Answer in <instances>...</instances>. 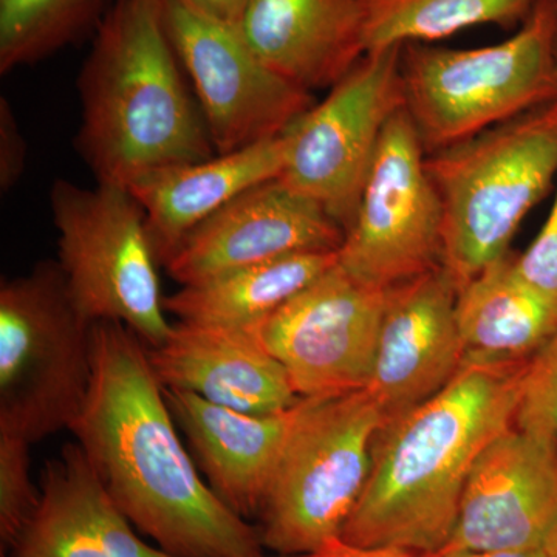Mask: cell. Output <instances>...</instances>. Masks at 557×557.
I'll use <instances>...</instances> for the list:
<instances>
[{
	"label": "cell",
	"instance_id": "1",
	"mask_svg": "<svg viewBox=\"0 0 557 557\" xmlns=\"http://www.w3.org/2000/svg\"><path fill=\"white\" fill-rule=\"evenodd\" d=\"M91 383L69 431L139 533L175 557H262L259 528L200 478L148 347L120 322L91 329Z\"/></svg>",
	"mask_w": 557,
	"mask_h": 557
},
{
	"label": "cell",
	"instance_id": "2",
	"mask_svg": "<svg viewBox=\"0 0 557 557\" xmlns=\"http://www.w3.org/2000/svg\"><path fill=\"white\" fill-rule=\"evenodd\" d=\"M528 362H463L435 397L387 421L341 539L423 556L442 552L475 460L515 428Z\"/></svg>",
	"mask_w": 557,
	"mask_h": 557
},
{
	"label": "cell",
	"instance_id": "3",
	"mask_svg": "<svg viewBox=\"0 0 557 557\" xmlns=\"http://www.w3.org/2000/svg\"><path fill=\"white\" fill-rule=\"evenodd\" d=\"M76 146L101 185L129 188L218 156L163 17V0H115L79 70Z\"/></svg>",
	"mask_w": 557,
	"mask_h": 557
},
{
	"label": "cell",
	"instance_id": "4",
	"mask_svg": "<svg viewBox=\"0 0 557 557\" xmlns=\"http://www.w3.org/2000/svg\"><path fill=\"white\" fill-rule=\"evenodd\" d=\"M443 212V267L458 287L508 255L557 182V100L426 159Z\"/></svg>",
	"mask_w": 557,
	"mask_h": 557
},
{
	"label": "cell",
	"instance_id": "5",
	"mask_svg": "<svg viewBox=\"0 0 557 557\" xmlns=\"http://www.w3.org/2000/svg\"><path fill=\"white\" fill-rule=\"evenodd\" d=\"M557 0H539L504 42L403 46V101L428 156L557 100Z\"/></svg>",
	"mask_w": 557,
	"mask_h": 557
},
{
	"label": "cell",
	"instance_id": "6",
	"mask_svg": "<svg viewBox=\"0 0 557 557\" xmlns=\"http://www.w3.org/2000/svg\"><path fill=\"white\" fill-rule=\"evenodd\" d=\"M384 424L366 387L300 398L258 516L263 548L298 556L341 537L368 485Z\"/></svg>",
	"mask_w": 557,
	"mask_h": 557
},
{
	"label": "cell",
	"instance_id": "7",
	"mask_svg": "<svg viewBox=\"0 0 557 557\" xmlns=\"http://www.w3.org/2000/svg\"><path fill=\"white\" fill-rule=\"evenodd\" d=\"M91 329L57 260L0 287V432L36 443L78 418L91 383Z\"/></svg>",
	"mask_w": 557,
	"mask_h": 557
},
{
	"label": "cell",
	"instance_id": "8",
	"mask_svg": "<svg viewBox=\"0 0 557 557\" xmlns=\"http://www.w3.org/2000/svg\"><path fill=\"white\" fill-rule=\"evenodd\" d=\"M60 263L70 296L91 324L120 322L148 348L170 336L159 258L131 190L98 183L81 188L57 180L50 190Z\"/></svg>",
	"mask_w": 557,
	"mask_h": 557
},
{
	"label": "cell",
	"instance_id": "9",
	"mask_svg": "<svg viewBox=\"0 0 557 557\" xmlns=\"http://www.w3.org/2000/svg\"><path fill=\"white\" fill-rule=\"evenodd\" d=\"M403 47L369 51L287 131L278 180L318 201L344 228L357 212L362 186L392 116L403 101Z\"/></svg>",
	"mask_w": 557,
	"mask_h": 557
},
{
	"label": "cell",
	"instance_id": "10",
	"mask_svg": "<svg viewBox=\"0 0 557 557\" xmlns=\"http://www.w3.org/2000/svg\"><path fill=\"white\" fill-rule=\"evenodd\" d=\"M428 153L405 108L373 157L338 263L362 284L391 289L443 265L442 203Z\"/></svg>",
	"mask_w": 557,
	"mask_h": 557
},
{
	"label": "cell",
	"instance_id": "11",
	"mask_svg": "<svg viewBox=\"0 0 557 557\" xmlns=\"http://www.w3.org/2000/svg\"><path fill=\"white\" fill-rule=\"evenodd\" d=\"M163 17L193 81L215 152L281 137L313 108V95L267 67L237 25L214 20L183 0H163Z\"/></svg>",
	"mask_w": 557,
	"mask_h": 557
},
{
	"label": "cell",
	"instance_id": "12",
	"mask_svg": "<svg viewBox=\"0 0 557 557\" xmlns=\"http://www.w3.org/2000/svg\"><path fill=\"white\" fill-rule=\"evenodd\" d=\"M387 293L336 262L252 330L300 398L359 391L372 375Z\"/></svg>",
	"mask_w": 557,
	"mask_h": 557
},
{
	"label": "cell",
	"instance_id": "13",
	"mask_svg": "<svg viewBox=\"0 0 557 557\" xmlns=\"http://www.w3.org/2000/svg\"><path fill=\"white\" fill-rule=\"evenodd\" d=\"M557 545V442L508 429L471 469L456 527L437 556Z\"/></svg>",
	"mask_w": 557,
	"mask_h": 557
},
{
	"label": "cell",
	"instance_id": "14",
	"mask_svg": "<svg viewBox=\"0 0 557 557\" xmlns=\"http://www.w3.org/2000/svg\"><path fill=\"white\" fill-rule=\"evenodd\" d=\"M344 228L278 178L260 183L189 231L161 265L180 285L300 252H338Z\"/></svg>",
	"mask_w": 557,
	"mask_h": 557
},
{
	"label": "cell",
	"instance_id": "15",
	"mask_svg": "<svg viewBox=\"0 0 557 557\" xmlns=\"http://www.w3.org/2000/svg\"><path fill=\"white\" fill-rule=\"evenodd\" d=\"M458 284L445 267L388 289L372 375L366 386L387 421L423 405L460 372Z\"/></svg>",
	"mask_w": 557,
	"mask_h": 557
},
{
	"label": "cell",
	"instance_id": "16",
	"mask_svg": "<svg viewBox=\"0 0 557 557\" xmlns=\"http://www.w3.org/2000/svg\"><path fill=\"white\" fill-rule=\"evenodd\" d=\"M148 355L161 386L193 392L223 408L271 413L300 401L287 370L252 329L177 321Z\"/></svg>",
	"mask_w": 557,
	"mask_h": 557
},
{
	"label": "cell",
	"instance_id": "17",
	"mask_svg": "<svg viewBox=\"0 0 557 557\" xmlns=\"http://www.w3.org/2000/svg\"><path fill=\"white\" fill-rule=\"evenodd\" d=\"M163 391L212 493L239 518H258L299 403L281 412L251 413L223 408L193 392Z\"/></svg>",
	"mask_w": 557,
	"mask_h": 557
},
{
	"label": "cell",
	"instance_id": "18",
	"mask_svg": "<svg viewBox=\"0 0 557 557\" xmlns=\"http://www.w3.org/2000/svg\"><path fill=\"white\" fill-rule=\"evenodd\" d=\"M39 507L10 557H175L137 536L79 443L40 471Z\"/></svg>",
	"mask_w": 557,
	"mask_h": 557
},
{
	"label": "cell",
	"instance_id": "19",
	"mask_svg": "<svg viewBox=\"0 0 557 557\" xmlns=\"http://www.w3.org/2000/svg\"><path fill=\"white\" fill-rule=\"evenodd\" d=\"M237 27L267 67L311 95L366 54L362 0H249Z\"/></svg>",
	"mask_w": 557,
	"mask_h": 557
},
{
	"label": "cell",
	"instance_id": "20",
	"mask_svg": "<svg viewBox=\"0 0 557 557\" xmlns=\"http://www.w3.org/2000/svg\"><path fill=\"white\" fill-rule=\"evenodd\" d=\"M287 156V132L208 160L172 164L135 180L132 196L146 215L159 262L219 209L260 183L278 178Z\"/></svg>",
	"mask_w": 557,
	"mask_h": 557
},
{
	"label": "cell",
	"instance_id": "21",
	"mask_svg": "<svg viewBox=\"0 0 557 557\" xmlns=\"http://www.w3.org/2000/svg\"><path fill=\"white\" fill-rule=\"evenodd\" d=\"M457 324L463 362L533 357L557 332V309L504 256L458 288Z\"/></svg>",
	"mask_w": 557,
	"mask_h": 557
},
{
	"label": "cell",
	"instance_id": "22",
	"mask_svg": "<svg viewBox=\"0 0 557 557\" xmlns=\"http://www.w3.org/2000/svg\"><path fill=\"white\" fill-rule=\"evenodd\" d=\"M338 262V252H300L223 271L164 298L178 321L252 329Z\"/></svg>",
	"mask_w": 557,
	"mask_h": 557
},
{
	"label": "cell",
	"instance_id": "23",
	"mask_svg": "<svg viewBox=\"0 0 557 557\" xmlns=\"http://www.w3.org/2000/svg\"><path fill=\"white\" fill-rule=\"evenodd\" d=\"M539 0H362L369 51L434 44L480 25L518 30Z\"/></svg>",
	"mask_w": 557,
	"mask_h": 557
},
{
	"label": "cell",
	"instance_id": "24",
	"mask_svg": "<svg viewBox=\"0 0 557 557\" xmlns=\"http://www.w3.org/2000/svg\"><path fill=\"white\" fill-rule=\"evenodd\" d=\"M115 0H0V73L94 38Z\"/></svg>",
	"mask_w": 557,
	"mask_h": 557
},
{
	"label": "cell",
	"instance_id": "25",
	"mask_svg": "<svg viewBox=\"0 0 557 557\" xmlns=\"http://www.w3.org/2000/svg\"><path fill=\"white\" fill-rule=\"evenodd\" d=\"M27 440L0 432V548L10 553L39 507L40 493L30 478Z\"/></svg>",
	"mask_w": 557,
	"mask_h": 557
},
{
	"label": "cell",
	"instance_id": "26",
	"mask_svg": "<svg viewBox=\"0 0 557 557\" xmlns=\"http://www.w3.org/2000/svg\"><path fill=\"white\" fill-rule=\"evenodd\" d=\"M515 426L557 442V332L528 362Z\"/></svg>",
	"mask_w": 557,
	"mask_h": 557
},
{
	"label": "cell",
	"instance_id": "27",
	"mask_svg": "<svg viewBox=\"0 0 557 557\" xmlns=\"http://www.w3.org/2000/svg\"><path fill=\"white\" fill-rule=\"evenodd\" d=\"M516 267L528 284L557 309V189L547 222L530 248L516 258Z\"/></svg>",
	"mask_w": 557,
	"mask_h": 557
},
{
	"label": "cell",
	"instance_id": "28",
	"mask_svg": "<svg viewBox=\"0 0 557 557\" xmlns=\"http://www.w3.org/2000/svg\"><path fill=\"white\" fill-rule=\"evenodd\" d=\"M27 163V143L9 100L0 98V188L9 193L20 182Z\"/></svg>",
	"mask_w": 557,
	"mask_h": 557
},
{
	"label": "cell",
	"instance_id": "29",
	"mask_svg": "<svg viewBox=\"0 0 557 557\" xmlns=\"http://www.w3.org/2000/svg\"><path fill=\"white\" fill-rule=\"evenodd\" d=\"M277 557H431L417 555V553L405 552L397 548H366L358 545L347 544L341 537L332 539L327 544L314 552L298 556H277Z\"/></svg>",
	"mask_w": 557,
	"mask_h": 557
},
{
	"label": "cell",
	"instance_id": "30",
	"mask_svg": "<svg viewBox=\"0 0 557 557\" xmlns=\"http://www.w3.org/2000/svg\"><path fill=\"white\" fill-rule=\"evenodd\" d=\"M193 9L222 22L239 25L249 0H183Z\"/></svg>",
	"mask_w": 557,
	"mask_h": 557
},
{
	"label": "cell",
	"instance_id": "31",
	"mask_svg": "<svg viewBox=\"0 0 557 557\" xmlns=\"http://www.w3.org/2000/svg\"><path fill=\"white\" fill-rule=\"evenodd\" d=\"M431 557H552V553L545 549H496V552L458 553V555H432Z\"/></svg>",
	"mask_w": 557,
	"mask_h": 557
},
{
	"label": "cell",
	"instance_id": "32",
	"mask_svg": "<svg viewBox=\"0 0 557 557\" xmlns=\"http://www.w3.org/2000/svg\"><path fill=\"white\" fill-rule=\"evenodd\" d=\"M556 79H557V42H556Z\"/></svg>",
	"mask_w": 557,
	"mask_h": 557
},
{
	"label": "cell",
	"instance_id": "33",
	"mask_svg": "<svg viewBox=\"0 0 557 557\" xmlns=\"http://www.w3.org/2000/svg\"><path fill=\"white\" fill-rule=\"evenodd\" d=\"M552 557H557V545H556L555 552L552 553Z\"/></svg>",
	"mask_w": 557,
	"mask_h": 557
},
{
	"label": "cell",
	"instance_id": "34",
	"mask_svg": "<svg viewBox=\"0 0 557 557\" xmlns=\"http://www.w3.org/2000/svg\"><path fill=\"white\" fill-rule=\"evenodd\" d=\"M262 557H265V556H262Z\"/></svg>",
	"mask_w": 557,
	"mask_h": 557
}]
</instances>
